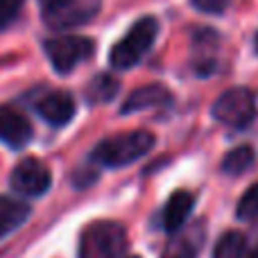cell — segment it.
<instances>
[{"instance_id":"cell-17","label":"cell","mask_w":258,"mask_h":258,"mask_svg":"<svg viewBox=\"0 0 258 258\" xmlns=\"http://www.w3.org/2000/svg\"><path fill=\"white\" fill-rule=\"evenodd\" d=\"M245 249H247V238L240 231H227L215 245L213 258H242Z\"/></svg>"},{"instance_id":"cell-4","label":"cell","mask_w":258,"mask_h":258,"mask_svg":"<svg viewBox=\"0 0 258 258\" xmlns=\"http://www.w3.org/2000/svg\"><path fill=\"white\" fill-rule=\"evenodd\" d=\"M93 52L95 43L86 36H59L45 41V54L59 75H68L71 71H75Z\"/></svg>"},{"instance_id":"cell-6","label":"cell","mask_w":258,"mask_h":258,"mask_svg":"<svg viewBox=\"0 0 258 258\" xmlns=\"http://www.w3.org/2000/svg\"><path fill=\"white\" fill-rule=\"evenodd\" d=\"M12 188L25 197H39L50 188V170L39 159H23L12 170Z\"/></svg>"},{"instance_id":"cell-10","label":"cell","mask_w":258,"mask_h":258,"mask_svg":"<svg viewBox=\"0 0 258 258\" xmlns=\"http://www.w3.org/2000/svg\"><path fill=\"white\" fill-rule=\"evenodd\" d=\"M192 206H195V197L188 190H177L170 195V200L165 202L163 215H161V222L163 229L168 233H177L179 229H183V224L188 222L192 213Z\"/></svg>"},{"instance_id":"cell-5","label":"cell","mask_w":258,"mask_h":258,"mask_svg":"<svg viewBox=\"0 0 258 258\" xmlns=\"http://www.w3.org/2000/svg\"><path fill=\"white\" fill-rule=\"evenodd\" d=\"M213 118L231 127H247L256 118V100L247 89H229L213 102Z\"/></svg>"},{"instance_id":"cell-9","label":"cell","mask_w":258,"mask_h":258,"mask_svg":"<svg viewBox=\"0 0 258 258\" xmlns=\"http://www.w3.org/2000/svg\"><path fill=\"white\" fill-rule=\"evenodd\" d=\"M36 113H39L48 125L63 127L73 120V116H75V100H73L68 93H63V91H57V93H50V95H45V98L39 100Z\"/></svg>"},{"instance_id":"cell-18","label":"cell","mask_w":258,"mask_h":258,"mask_svg":"<svg viewBox=\"0 0 258 258\" xmlns=\"http://www.w3.org/2000/svg\"><path fill=\"white\" fill-rule=\"evenodd\" d=\"M258 215V181L254 186H249L245 190V195L240 197L238 202V209H236V218L238 220H254Z\"/></svg>"},{"instance_id":"cell-15","label":"cell","mask_w":258,"mask_h":258,"mask_svg":"<svg viewBox=\"0 0 258 258\" xmlns=\"http://www.w3.org/2000/svg\"><path fill=\"white\" fill-rule=\"evenodd\" d=\"M118 89H120V82L113 75H107V73H100L86 86V102L89 104H102L109 102L111 98H116Z\"/></svg>"},{"instance_id":"cell-3","label":"cell","mask_w":258,"mask_h":258,"mask_svg":"<svg viewBox=\"0 0 258 258\" xmlns=\"http://www.w3.org/2000/svg\"><path fill=\"white\" fill-rule=\"evenodd\" d=\"M125 229L111 220L93 222L82 231L77 258H120L125 251Z\"/></svg>"},{"instance_id":"cell-2","label":"cell","mask_w":258,"mask_h":258,"mask_svg":"<svg viewBox=\"0 0 258 258\" xmlns=\"http://www.w3.org/2000/svg\"><path fill=\"white\" fill-rule=\"evenodd\" d=\"M159 34V23L154 18L145 16L141 21L134 23V27L118 41L109 52V63L116 71H127V68L136 66L143 59V54L154 45V39Z\"/></svg>"},{"instance_id":"cell-7","label":"cell","mask_w":258,"mask_h":258,"mask_svg":"<svg viewBox=\"0 0 258 258\" xmlns=\"http://www.w3.org/2000/svg\"><path fill=\"white\" fill-rule=\"evenodd\" d=\"M39 3L50 27H71L77 23H86L95 14V5H82L75 0H39Z\"/></svg>"},{"instance_id":"cell-19","label":"cell","mask_w":258,"mask_h":258,"mask_svg":"<svg viewBox=\"0 0 258 258\" xmlns=\"http://www.w3.org/2000/svg\"><path fill=\"white\" fill-rule=\"evenodd\" d=\"M21 7H23V0H0V30L12 25L14 18L21 12Z\"/></svg>"},{"instance_id":"cell-1","label":"cell","mask_w":258,"mask_h":258,"mask_svg":"<svg viewBox=\"0 0 258 258\" xmlns=\"http://www.w3.org/2000/svg\"><path fill=\"white\" fill-rule=\"evenodd\" d=\"M154 147V134L147 129H136L129 134H118L102 141L93 152V161L107 168H125L138 161Z\"/></svg>"},{"instance_id":"cell-20","label":"cell","mask_w":258,"mask_h":258,"mask_svg":"<svg viewBox=\"0 0 258 258\" xmlns=\"http://www.w3.org/2000/svg\"><path fill=\"white\" fill-rule=\"evenodd\" d=\"M190 3L197 12L204 14H222L227 7V0H190Z\"/></svg>"},{"instance_id":"cell-13","label":"cell","mask_w":258,"mask_h":258,"mask_svg":"<svg viewBox=\"0 0 258 258\" xmlns=\"http://www.w3.org/2000/svg\"><path fill=\"white\" fill-rule=\"evenodd\" d=\"M30 215V206L21 200L0 197V236L18 229Z\"/></svg>"},{"instance_id":"cell-14","label":"cell","mask_w":258,"mask_h":258,"mask_svg":"<svg viewBox=\"0 0 258 258\" xmlns=\"http://www.w3.org/2000/svg\"><path fill=\"white\" fill-rule=\"evenodd\" d=\"M254 161H256V152L251 150L249 145H238V147H233L231 152L224 154L222 163H220V170H222L224 174H229V177H240L247 170H251Z\"/></svg>"},{"instance_id":"cell-21","label":"cell","mask_w":258,"mask_h":258,"mask_svg":"<svg viewBox=\"0 0 258 258\" xmlns=\"http://www.w3.org/2000/svg\"><path fill=\"white\" fill-rule=\"evenodd\" d=\"M247 258H258V249H256V251H251V254L247 256Z\"/></svg>"},{"instance_id":"cell-12","label":"cell","mask_w":258,"mask_h":258,"mask_svg":"<svg viewBox=\"0 0 258 258\" xmlns=\"http://www.w3.org/2000/svg\"><path fill=\"white\" fill-rule=\"evenodd\" d=\"M200 229H202L200 224H195L181 236L170 238L161 258H197L202 245H204V233H200Z\"/></svg>"},{"instance_id":"cell-22","label":"cell","mask_w":258,"mask_h":258,"mask_svg":"<svg viewBox=\"0 0 258 258\" xmlns=\"http://www.w3.org/2000/svg\"><path fill=\"white\" fill-rule=\"evenodd\" d=\"M256 50H258V34H256Z\"/></svg>"},{"instance_id":"cell-11","label":"cell","mask_w":258,"mask_h":258,"mask_svg":"<svg viewBox=\"0 0 258 258\" xmlns=\"http://www.w3.org/2000/svg\"><path fill=\"white\" fill-rule=\"evenodd\" d=\"M170 102V91L163 84H147L136 89L132 95L125 100V104L120 107V113H136L143 109L159 107V104Z\"/></svg>"},{"instance_id":"cell-23","label":"cell","mask_w":258,"mask_h":258,"mask_svg":"<svg viewBox=\"0 0 258 258\" xmlns=\"http://www.w3.org/2000/svg\"><path fill=\"white\" fill-rule=\"evenodd\" d=\"M127 258H141V256H127Z\"/></svg>"},{"instance_id":"cell-16","label":"cell","mask_w":258,"mask_h":258,"mask_svg":"<svg viewBox=\"0 0 258 258\" xmlns=\"http://www.w3.org/2000/svg\"><path fill=\"white\" fill-rule=\"evenodd\" d=\"M195 48H202V52H195V59H197V73L200 75H209L213 71L215 61H213V52L218 48V34L211 30H204L197 34L195 39Z\"/></svg>"},{"instance_id":"cell-8","label":"cell","mask_w":258,"mask_h":258,"mask_svg":"<svg viewBox=\"0 0 258 258\" xmlns=\"http://www.w3.org/2000/svg\"><path fill=\"white\" fill-rule=\"evenodd\" d=\"M34 132L23 113L14 111L12 107H0V141L12 150H21L32 141Z\"/></svg>"}]
</instances>
